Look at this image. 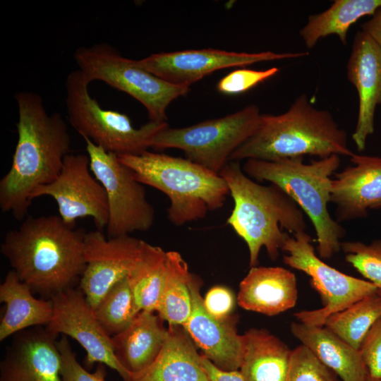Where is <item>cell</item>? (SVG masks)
I'll use <instances>...</instances> for the list:
<instances>
[{
  "instance_id": "cell-1",
  "label": "cell",
  "mask_w": 381,
  "mask_h": 381,
  "mask_svg": "<svg viewBox=\"0 0 381 381\" xmlns=\"http://www.w3.org/2000/svg\"><path fill=\"white\" fill-rule=\"evenodd\" d=\"M18 141L8 171L0 180V208L17 220L27 217L31 195L54 181L69 153L71 137L60 114H49L40 95L20 91Z\"/></svg>"
},
{
  "instance_id": "cell-2",
  "label": "cell",
  "mask_w": 381,
  "mask_h": 381,
  "mask_svg": "<svg viewBox=\"0 0 381 381\" xmlns=\"http://www.w3.org/2000/svg\"><path fill=\"white\" fill-rule=\"evenodd\" d=\"M85 234L59 215L26 217L6 233L0 250L23 282L51 299L80 282L86 266Z\"/></svg>"
},
{
  "instance_id": "cell-3",
  "label": "cell",
  "mask_w": 381,
  "mask_h": 381,
  "mask_svg": "<svg viewBox=\"0 0 381 381\" xmlns=\"http://www.w3.org/2000/svg\"><path fill=\"white\" fill-rule=\"evenodd\" d=\"M347 134L329 111L313 106L306 95L297 97L278 115L262 114L255 133L230 156L229 161H276L305 155L325 158L351 156Z\"/></svg>"
},
{
  "instance_id": "cell-4",
  "label": "cell",
  "mask_w": 381,
  "mask_h": 381,
  "mask_svg": "<svg viewBox=\"0 0 381 381\" xmlns=\"http://www.w3.org/2000/svg\"><path fill=\"white\" fill-rule=\"evenodd\" d=\"M229 188L234 208L227 224L247 244L250 267L258 266L265 248L276 260L288 234L306 231L303 210L277 186L260 184L243 171L240 162L229 161L219 172Z\"/></svg>"
},
{
  "instance_id": "cell-5",
  "label": "cell",
  "mask_w": 381,
  "mask_h": 381,
  "mask_svg": "<svg viewBox=\"0 0 381 381\" xmlns=\"http://www.w3.org/2000/svg\"><path fill=\"white\" fill-rule=\"evenodd\" d=\"M118 157L139 182L169 198L167 217L177 226L203 219L209 211L221 208L229 194L219 174L186 158L148 150Z\"/></svg>"
},
{
  "instance_id": "cell-6",
  "label": "cell",
  "mask_w": 381,
  "mask_h": 381,
  "mask_svg": "<svg viewBox=\"0 0 381 381\" xmlns=\"http://www.w3.org/2000/svg\"><path fill=\"white\" fill-rule=\"evenodd\" d=\"M303 157L276 161L250 159L242 169L250 179L268 181L288 194L310 218L317 236L318 251L322 259H329L341 250L346 231L328 210L331 176L340 165V156L320 158L309 164Z\"/></svg>"
},
{
  "instance_id": "cell-7",
  "label": "cell",
  "mask_w": 381,
  "mask_h": 381,
  "mask_svg": "<svg viewBox=\"0 0 381 381\" xmlns=\"http://www.w3.org/2000/svg\"><path fill=\"white\" fill-rule=\"evenodd\" d=\"M90 82L79 70L71 71L65 82L66 106L69 123L83 137L108 152L137 155L151 147L156 134L167 121H148L139 128L124 114L101 107L89 92Z\"/></svg>"
},
{
  "instance_id": "cell-8",
  "label": "cell",
  "mask_w": 381,
  "mask_h": 381,
  "mask_svg": "<svg viewBox=\"0 0 381 381\" xmlns=\"http://www.w3.org/2000/svg\"><path fill=\"white\" fill-rule=\"evenodd\" d=\"M78 69L91 83L101 80L131 95L146 109L150 121H167L170 103L185 95L190 86L169 83L126 58L107 43L80 47L74 53Z\"/></svg>"
},
{
  "instance_id": "cell-9",
  "label": "cell",
  "mask_w": 381,
  "mask_h": 381,
  "mask_svg": "<svg viewBox=\"0 0 381 381\" xmlns=\"http://www.w3.org/2000/svg\"><path fill=\"white\" fill-rule=\"evenodd\" d=\"M261 115L256 105L250 104L224 117L193 126H167L156 134L151 147L181 150L186 159L219 174L231 154L255 133Z\"/></svg>"
},
{
  "instance_id": "cell-10",
  "label": "cell",
  "mask_w": 381,
  "mask_h": 381,
  "mask_svg": "<svg viewBox=\"0 0 381 381\" xmlns=\"http://www.w3.org/2000/svg\"><path fill=\"white\" fill-rule=\"evenodd\" d=\"M312 241L306 231L292 236L288 234L282 250L287 253L284 262L308 275L323 302L321 308L298 312L295 318L308 326L323 327L329 315L376 293L377 288L369 281L346 274L325 263L315 254Z\"/></svg>"
},
{
  "instance_id": "cell-11",
  "label": "cell",
  "mask_w": 381,
  "mask_h": 381,
  "mask_svg": "<svg viewBox=\"0 0 381 381\" xmlns=\"http://www.w3.org/2000/svg\"><path fill=\"white\" fill-rule=\"evenodd\" d=\"M90 169L105 189L109 208L107 233L109 238L149 230L155 220V209L145 187L132 170L116 154L108 152L87 138H83Z\"/></svg>"
},
{
  "instance_id": "cell-12",
  "label": "cell",
  "mask_w": 381,
  "mask_h": 381,
  "mask_svg": "<svg viewBox=\"0 0 381 381\" xmlns=\"http://www.w3.org/2000/svg\"><path fill=\"white\" fill-rule=\"evenodd\" d=\"M41 196H50L55 200L59 216L70 226H75L77 219L90 217L97 229L102 231L107 227V193L91 171L87 154L66 155L57 178L34 190L31 199Z\"/></svg>"
},
{
  "instance_id": "cell-13",
  "label": "cell",
  "mask_w": 381,
  "mask_h": 381,
  "mask_svg": "<svg viewBox=\"0 0 381 381\" xmlns=\"http://www.w3.org/2000/svg\"><path fill=\"white\" fill-rule=\"evenodd\" d=\"M147 244L130 235L107 238L98 229L86 232L84 239L86 266L79 289L93 310L110 289L129 274Z\"/></svg>"
},
{
  "instance_id": "cell-14",
  "label": "cell",
  "mask_w": 381,
  "mask_h": 381,
  "mask_svg": "<svg viewBox=\"0 0 381 381\" xmlns=\"http://www.w3.org/2000/svg\"><path fill=\"white\" fill-rule=\"evenodd\" d=\"M53 315L45 327L58 337L59 334L76 340L86 351L87 364L99 363L116 370L124 381L131 374L117 360L111 337L97 321L93 309L80 289L71 288L51 298Z\"/></svg>"
},
{
  "instance_id": "cell-15",
  "label": "cell",
  "mask_w": 381,
  "mask_h": 381,
  "mask_svg": "<svg viewBox=\"0 0 381 381\" xmlns=\"http://www.w3.org/2000/svg\"><path fill=\"white\" fill-rule=\"evenodd\" d=\"M307 55V52L246 53L209 48L152 54L137 60V63L143 68L169 83L190 86L222 68L296 59Z\"/></svg>"
},
{
  "instance_id": "cell-16",
  "label": "cell",
  "mask_w": 381,
  "mask_h": 381,
  "mask_svg": "<svg viewBox=\"0 0 381 381\" xmlns=\"http://www.w3.org/2000/svg\"><path fill=\"white\" fill-rule=\"evenodd\" d=\"M201 283L200 279L193 274L190 283L192 310L183 327L203 355L218 368L238 370L243 352V336L237 333L234 318L218 319L206 310L200 294Z\"/></svg>"
},
{
  "instance_id": "cell-17",
  "label": "cell",
  "mask_w": 381,
  "mask_h": 381,
  "mask_svg": "<svg viewBox=\"0 0 381 381\" xmlns=\"http://www.w3.org/2000/svg\"><path fill=\"white\" fill-rule=\"evenodd\" d=\"M56 338L42 326L15 334L0 363V381H62Z\"/></svg>"
},
{
  "instance_id": "cell-18",
  "label": "cell",
  "mask_w": 381,
  "mask_h": 381,
  "mask_svg": "<svg viewBox=\"0 0 381 381\" xmlns=\"http://www.w3.org/2000/svg\"><path fill=\"white\" fill-rule=\"evenodd\" d=\"M346 68L347 78L358 96L357 122L351 137L361 152L374 133L375 109L381 104V49L361 30L354 36Z\"/></svg>"
},
{
  "instance_id": "cell-19",
  "label": "cell",
  "mask_w": 381,
  "mask_h": 381,
  "mask_svg": "<svg viewBox=\"0 0 381 381\" xmlns=\"http://www.w3.org/2000/svg\"><path fill=\"white\" fill-rule=\"evenodd\" d=\"M352 166L332 179L330 202L336 205L337 222L365 217L371 209L381 208V157L350 156Z\"/></svg>"
},
{
  "instance_id": "cell-20",
  "label": "cell",
  "mask_w": 381,
  "mask_h": 381,
  "mask_svg": "<svg viewBox=\"0 0 381 381\" xmlns=\"http://www.w3.org/2000/svg\"><path fill=\"white\" fill-rule=\"evenodd\" d=\"M295 274L282 267H253L241 280L238 304L245 310L273 316L295 306Z\"/></svg>"
},
{
  "instance_id": "cell-21",
  "label": "cell",
  "mask_w": 381,
  "mask_h": 381,
  "mask_svg": "<svg viewBox=\"0 0 381 381\" xmlns=\"http://www.w3.org/2000/svg\"><path fill=\"white\" fill-rule=\"evenodd\" d=\"M165 342L155 361L131 375L130 381H209L201 355L183 326H169Z\"/></svg>"
},
{
  "instance_id": "cell-22",
  "label": "cell",
  "mask_w": 381,
  "mask_h": 381,
  "mask_svg": "<svg viewBox=\"0 0 381 381\" xmlns=\"http://www.w3.org/2000/svg\"><path fill=\"white\" fill-rule=\"evenodd\" d=\"M292 334L341 381H369L368 369L357 349L326 327L291 324Z\"/></svg>"
},
{
  "instance_id": "cell-23",
  "label": "cell",
  "mask_w": 381,
  "mask_h": 381,
  "mask_svg": "<svg viewBox=\"0 0 381 381\" xmlns=\"http://www.w3.org/2000/svg\"><path fill=\"white\" fill-rule=\"evenodd\" d=\"M168 333L159 315L140 311L125 329L111 337L116 357L131 375L139 373L157 358Z\"/></svg>"
},
{
  "instance_id": "cell-24",
  "label": "cell",
  "mask_w": 381,
  "mask_h": 381,
  "mask_svg": "<svg viewBox=\"0 0 381 381\" xmlns=\"http://www.w3.org/2000/svg\"><path fill=\"white\" fill-rule=\"evenodd\" d=\"M13 270L0 285V301L6 305L0 322V341L23 330L47 326L53 315L51 299L37 298Z\"/></svg>"
},
{
  "instance_id": "cell-25",
  "label": "cell",
  "mask_w": 381,
  "mask_h": 381,
  "mask_svg": "<svg viewBox=\"0 0 381 381\" xmlns=\"http://www.w3.org/2000/svg\"><path fill=\"white\" fill-rule=\"evenodd\" d=\"M240 372L245 381H286L291 351L264 329L252 328L243 335Z\"/></svg>"
},
{
  "instance_id": "cell-26",
  "label": "cell",
  "mask_w": 381,
  "mask_h": 381,
  "mask_svg": "<svg viewBox=\"0 0 381 381\" xmlns=\"http://www.w3.org/2000/svg\"><path fill=\"white\" fill-rule=\"evenodd\" d=\"M380 6L381 0H335L325 11L308 16L300 36L308 49L330 35H337L345 45L350 28L361 18L373 16Z\"/></svg>"
},
{
  "instance_id": "cell-27",
  "label": "cell",
  "mask_w": 381,
  "mask_h": 381,
  "mask_svg": "<svg viewBox=\"0 0 381 381\" xmlns=\"http://www.w3.org/2000/svg\"><path fill=\"white\" fill-rule=\"evenodd\" d=\"M193 274L179 253L167 251L165 277L155 311L169 326H183L190 317Z\"/></svg>"
},
{
  "instance_id": "cell-28",
  "label": "cell",
  "mask_w": 381,
  "mask_h": 381,
  "mask_svg": "<svg viewBox=\"0 0 381 381\" xmlns=\"http://www.w3.org/2000/svg\"><path fill=\"white\" fill-rule=\"evenodd\" d=\"M166 268L167 251L148 243L143 256L127 276L140 311H155Z\"/></svg>"
},
{
  "instance_id": "cell-29",
  "label": "cell",
  "mask_w": 381,
  "mask_h": 381,
  "mask_svg": "<svg viewBox=\"0 0 381 381\" xmlns=\"http://www.w3.org/2000/svg\"><path fill=\"white\" fill-rule=\"evenodd\" d=\"M381 317V296L377 292L329 315L324 326L359 349L370 328Z\"/></svg>"
},
{
  "instance_id": "cell-30",
  "label": "cell",
  "mask_w": 381,
  "mask_h": 381,
  "mask_svg": "<svg viewBox=\"0 0 381 381\" xmlns=\"http://www.w3.org/2000/svg\"><path fill=\"white\" fill-rule=\"evenodd\" d=\"M140 312L127 277L114 284L94 310L99 325L110 337L125 329Z\"/></svg>"
},
{
  "instance_id": "cell-31",
  "label": "cell",
  "mask_w": 381,
  "mask_h": 381,
  "mask_svg": "<svg viewBox=\"0 0 381 381\" xmlns=\"http://www.w3.org/2000/svg\"><path fill=\"white\" fill-rule=\"evenodd\" d=\"M345 260L368 281L381 290V240L370 244L361 241L342 242Z\"/></svg>"
},
{
  "instance_id": "cell-32",
  "label": "cell",
  "mask_w": 381,
  "mask_h": 381,
  "mask_svg": "<svg viewBox=\"0 0 381 381\" xmlns=\"http://www.w3.org/2000/svg\"><path fill=\"white\" fill-rule=\"evenodd\" d=\"M337 375L303 345L293 349L286 381H338Z\"/></svg>"
},
{
  "instance_id": "cell-33",
  "label": "cell",
  "mask_w": 381,
  "mask_h": 381,
  "mask_svg": "<svg viewBox=\"0 0 381 381\" xmlns=\"http://www.w3.org/2000/svg\"><path fill=\"white\" fill-rule=\"evenodd\" d=\"M57 345L61 355L62 381H105V365L99 363L94 373L86 370L77 360L66 336L63 335Z\"/></svg>"
},
{
  "instance_id": "cell-34",
  "label": "cell",
  "mask_w": 381,
  "mask_h": 381,
  "mask_svg": "<svg viewBox=\"0 0 381 381\" xmlns=\"http://www.w3.org/2000/svg\"><path fill=\"white\" fill-rule=\"evenodd\" d=\"M279 71L277 67L265 70L237 69L223 77L218 82L217 89L227 95L243 93L275 75Z\"/></svg>"
},
{
  "instance_id": "cell-35",
  "label": "cell",
  "mask_w": 381,
  "mask_h": 381,
  "mask_svg": "<svg viewBox=\"0 0 381 381\" xmlns=\"http://www.w3.org/2000/svg\"><path fill=\"white\" fill-rule=\"evenodd\" d=\"M369 379L381 380V317L368 330L359 348Z\"/></svg>"
},
{
  "instance_id": "cell-36",
  "label": "cell",
  "mask_w": 381,
  "mask_h": 381,
  "mask_svg": "<svg viewBox=\"0 0 381 381\" xmlns=\"http://www.w3.org/2000/svg\"><path fill=\"white\" fill-rule=\"evenodd\" d=\"M206 310L218 319L230 317L235 306V298L232 291L222 286L212 287L203 298Z\"/></svg>"
},
{
  "instance_id": "cell-37",
  "label": "cell",
  "mask_w": 381,
  "mask_h": 381,
  "mask_svg": "<svg viewBox=\"0 0 381 381\" xmlns=\"http://www.w3.org/2000/svg\"><path fill=\"white\" fill-rule=\"evenodd\" d=\"M201 361L209 381H245L239 370L225 371L221 370L203 354L201 355Z\"/></svg>"
},
{
  "instance_id": "cell-38",
  "label": "cell",
  "mask_w": 381,
  "mask_h": 381,
  "mask_svg": "<svg viewBox=\"0 0 381 381\" xmlns=\"http://www.w3.org/2000/svg\"><path fill=\"white\" fill-rule=\"evenodd\" d=\"M361 31L368 35L381 49V6L368 21L361 25Z\"/></svg>"
},
{
  "instance_id": "cell-39",
  "label": "cell",
  "mask_w": 381,
  "mask_h": 381,
  "mask_svg": "<svg viewBox=\"0 0 381 381\" xmlns=\"http://www.w3.org/2000/svg\"><path fill=\"white\" fill-rule=\"evenodd\" d=\"M377 294L381 296V290L380 289H377Z\"/></svg>"
},
{
  "instance_id": "cell-40",
  "label": "cell",
  "mask_w": 381,
  "mask_h": 381,
  "mask_svg": "<svg viewBox=\"0 0 381 381\" xmlns=\"http://www.w3.org/2000/svg\"><path fill=\"white\" fill-rule=\"evenodd\" d=\"M369 381H381V380H370V379H369Z\"/></svg>"
},
{
  "instance_id": "cell-41",
  "label": "cell",
  "mask_w": 381,
  "mask_h": 381,
  "mask_svg": "<svg viewBox=\"0 0 381 381\" xmlns=\"http://www.w3.org/2000/svg\"><path fill=\"white\" fill-rule=\"evenodd\" d=\"M338 381H341L340 380H339Z\"/></svg>"
}]
</instances>
